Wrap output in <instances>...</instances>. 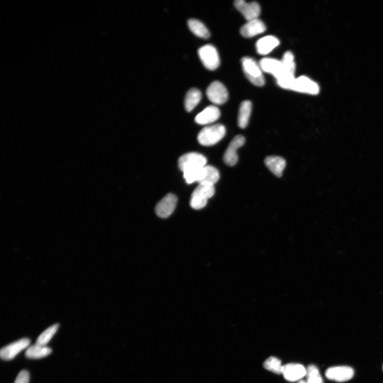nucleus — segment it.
Here are the masks:
<instances>
[{
	"instance_id": "1",
	"label": "nucleus",
	"mask_w": 383,
	"mask_h": 383,
	"mask_svg": "<svg viewBox=\"0 0 383 383\" xmlns=\"http://www.w3.org/2000/svg\"><path fill=\"white\" fill-rule=\"evenodd\" d=\"M226 134L224 126L216 124L207 126L201 131L198 136L200 144L204 146H211L220 142Z\"/></svg>"
},
{
	"instance_id": "2",
	"label": "nucleus",
	"mask_w": 383,
	"mask_h": 383,
	"mask_svg": "<svg viewBox=\"0 0 383 383\" xmlns=\"http://www.w3.org/2000/svg\"><path fill=\"white\" fill-rule=\"evenodd\" d=\"M242 65L245 76L252 84L257 86L264 84L265 81L259 64L252 58L246 57L242 59Z\"/></svg>"
},
{
	"instance_id": "3",
	"label": "nucleus",
	"mask_w": 383,
	"mask_h": 383,
	"mask_svg": "<svg viewBox=\"0 0 383 383\" xmlns=\"http://www.w3.org/2000/svg\"><path fill=\"white\" fill-rule=\"evenodd\" d=\"M214 185L199 184L194 191L190 200V206L194 209L199 210L204 208L208 200L215 194Z\"/></svg>"
},
{
	"instance_id": "4",
	"label": "nucleus",
	"mask_w": 383,
	"mask_h": 383,
	"mask_svg": "<svg viewBox=\"0 0 383 383\" xmlns=\"http://www.w3.org/2000/svg\"><path fill=\"white\" fill-rule=\"evenodd\" d=\"M207 160L203 154L190 152L185 154L180 157L178 166L184 172L197 170L206 166Z\"/></svg>"
},
{
	"instance_id": "5",
	"label": "nucleus",
	"mask_w": 383,
	"mask_h": 383,
	"mask_svg": "<svg viewBox=\"0 0 383 383\" xmlns=\"http://www.w3.org/2000/svg\"><path fill=\"white\" fill-rule=\"evenodd\" d=\"M199 56L205 67L214 70L220 65V59L216 48L211 44H207L198 50Z\"/></svg>"
},
{
	"instance_id": "6",
	"label": "nucleus",
	"mask_w": 383,
	"mask_h": 383,
	"mask_svg": "<svg viewBox=\"0 0 383 383\" xmlns=\"http://www.w3.org/2000/svg\"><path fill=\"white\" fill-rule=\"evenodd\" d=\"M206 93L210 101L216 105H223L229 98V93L226 88L218 81L213 82L208 87Z\"/></svg>"
},
{
	"instance_id": "7",
	"label": "nucleus",
	"mask_w": 383,
	"mask_h": 383,
	"mask_svg": "<svg viewBox=\"0 0 383 383\" xmlns=\"http://www.w3.org/2000/svg\"><path fill=\"white\" fill-rule=\"evenodd\" d=\"M245 142V139L243 135H237L232 140L227 147L224 156V161L227 165L233 166L238 161L237 151L242 147Z\"/></svg>"
},
{
	"instance_id": "8",
	"label": "nucleus",
	"mask_w": 383,
	"mask_h": 383,
	"mask_svg": "<svg viewBox=\"0 0 383 383\" xmlns=\"http://www.w3.org/2000/svg\"><path fill=\"white\" fill-rule=\"evenodd\" d=\"M234 5L248 21L258 19L260 15V7L256 2L247 3L244 0H237Z\"/></svg>"
},
{
	"instance_id": "9",
	"label": "nucleus",
	"mask_w": 383,
	"mask_h": 383,
	"mask_svg": "<svg viewBox=\"0 0 383 383\" xmlns=\"http://www.w3.org/2000/svg\"><path fill=\"white\" fill-rule=\"evenodd\" d=\"M291 90L300 93L316 95L319 92L318 85L311 78L305 76L296 78Z\"/></svg>"
},
{
	"instance_id": "10",
	"label": "nucleus",
	"mask_w": 383,
	"mask_h": 383,
	"mask_svg": "<svg viewBox=\"0 0 383 383\" xmlns=\"http://www.w3.org/2000/svg\"><path fill=\"white\" fill-rule=\"evenodd\" d=\"M30 343L29 339L24 338L8 345L0 352L2 359L6 361L13 359L18 354L28 347Z\"/></svg>"
},
{
	"instance_id": "11",
	"label": "nucleus",
	"mask_w": 383,
	"mask_h": 383,
	"mask_svg": "<svg viewBox=\"0 0 383 383\" xmlns=\"http://www.w3.org/2000/svg\"><path fill=\"white\" fill-rule=\"evenodd\" d=\"M177 202V198L174 195H167L157 204L156 207L157 215L162 218L168 217L174 212Z\"/></svg>"
},
{
	"instance_id": "12",
	"label": "nucleus",
	"mask_w": 383,
	"mask_h": 383,
	"mask_svg": "<svg viewBox=\"0 0 383 383\" xmlns=\"http://www.w3.org/2000/svg\"><path fill=\"white\" fill-rule=\"evenodd\" d=\"M353 369L348 366L334 367L328 368L325 372L327 378L337 382L350 380L354 376Z\"/></svg>"
},
{
	"instance_id": "13",
	"label": "nucleus",
	"mask_w": 383,
	"mask_h": 383,
	"mask_svg": "<svg viewBox=\"0 0 383 383\" xmlns=\"http://www.w3.org/2000/svg\"><path fill=\"white\" fill-rule=\"evenodd\" d=\"M306 369L302 364L289 363L282 367V374L289 381H296L306 376Z\"/></svg>"
},
{
	"instance_id": "14",
	"label": "nucleus",
	"mask_w": 383,
	"mask_h": 383,
	"mask_svg": "<svg viewBox=\"0 0 383 383\" xmlns=\"http://www.w3.org/2000/svg\"><path fill=\"white\" fill-rule=\"evenodd\" d=\"M266 30L265 25L260 20L255 19L244 25L240 32L244 38H252L254 36L263 33Z\"/></svg>"
},
{
	"instance_id": "15",
	"label": "nucleus",
	"mask_w": 383,
	"mask_h": 383,
	"mask_svg": "<svg viewBox=\"0 0 383 383\" xmlns=\"http://www.w3.org/2000/svg\"><path fill=\"white\" fill-rule=\"evenodd\" d=\"M220 116V109L216 106H210L197 116L195 121L200 125H207L215 122Z\"/></svg>"
},
{
	"instance_id": "16",
	"label": "nucleus",
	"mask_w": 383,
	"mask_h": 383,
	"mask_svg": "<svg viewBox=\"0 0 383 383\" xmlns=\"http://www.w3.org/2000/svg\"><path fill=\"white\" fill-rule=\"evenodd\" d=\"M259 65L263 71L269 73L277 79L282 72V68L280 60L265 58L261 60Z\"/></svg>"
},
{
	"instance_id": "17",
	"label": "nucleus",
	"mask_w": 383,
	"mask_h": 383,
	"mask_svg": "<svg viewBox=\"0 0 383 383\" xmlns=\"http://www.w3.org/2000/svg\"><path fill=\"white\" fill-rule=\"evenodd\" d=\"M220 177V172L216 168L212 166H206L201 170L198 183L214 185Z\"/></svg>"
},
{
	"instance_id": "18",
	"label": "nucleus",
	"mask_w": 383,
	"mask_h": 383,
	"mask_svg": "<svg viewBox=\"0 0 383 383\" xmlns=\"http://www.w3.org/2000/svg\"><path fill=\"white\" fill-rule=\"evenodd\" d=\"M279 41L273 36H267L260 39L256 44L258 53L261 55H266L278 47Z\"/></svg>"
},
{
	"instance_id": "19",
	"label": "nucleus",
	"mask_w": 383,
	"mask_h": 383,
	"mask_svg": "<svg viewBox=\"0 0 383 383\" xmlns=\"http://www.w3.org/2000/svg\"><path fill=\"white\" fill-rule=\"evenodd\" d=\"M267 167L276 176L280 177L286 167V161L278 156H269L264 160Z\"/></svg>"
},
{
	"instance_id": "20",
	"label": "nucleus",
	"mask_w": 383,
	"mask_h": 383,
	"mask_svg": "<svg viewBox=\"0 0 383 383\" xmlns=\"http://www.w3.org/2000/svg\"><path fill=\"white\" fill-rule=\"evenodd\" d=\"M52 352V350L47 346L35 343L27 348L25 355L29 359H40L47 357Z\"/></svg>"
},
{
	"instance_id": "21",
	"label": "nucleus",
	"mask_w": 383,
	"mask_h": 383,
	"mask_svg": "<svg viewBox=\"0 0 383 383\" xmlns=\"http://www.w3.org/2000/svg\"><path fill=\"white\" fill-rule=\"evenodd\" d=\"M252 108V103L250 101L247 100L241 103L238 115V125L241 129H245L248 126Z\"/></svg>"
},
{
	"instance_id": "22",
	"label": "nucleus",
	"mask_w": 383,
	"mask_h": 383,
	"mask_svg": "<svg viewBox=\"0 0 383 383\" xmlns=\"http://www.w3.org/2000/svg\"><path fill=\"white\" fill-rule=\"evenodd\" d=\"M202 99V93L196 88L190 89L185 99V107L188 112L193 111Z\"/></svg>"
},
{
	"instance_id": "23",
	"label": "nucleus",
	"mask_w": 383,
	"mask_h": 383,
	"mask_svg": "<svg viewBox=\"0 0 383 383\" xmlns=\"http://www.w3.org/2000/svg\"><path fill=\"white\" fill-rule=\"evenodd\" d=\"M187 23L190 31L198 37L207 39L211 36L209 30L202 22L195 19H190L188 20Z\"/></svg>"
},
{
	"instance_id": "24",
	"label": "nucleus",
	"mask_w": 383,
	"mask_h": 383,
	"mask_svg": "<svg viewBox=\"0 0 383 383\" xmlns=\"http://www.w3.org/2000/svg\"><path fill=\"white\" fill-rule=\"evenodd\" d=\"M280 61L282 68V74L295 75L296 63L294 54L291 51L286 52Z\"/></svg>"
},
{
	"instance_id": "25",
	"label": "nucleus",
	"mask_w": 383,
	"mask_h": 383,
	"mask_svg": "<svg viewBox=\"0 0 383 383\" xmlns=\"http://www.w3.org/2000/svg\"><path fill=\"white\" fill-rule=\"evenodd\" d=\"M59 324H56L50 326L44 331L38 337L36 340V344L41 345L47 346L52 337L55 334L58 329Z\"/></svg>"
},
{
	"instance_id": "26",
	"label": "nucleus",
	"mask_w": 383,
	"mask_h": 383,
	"mask_svg": "<svg viewBox=\"0 0 383 383\" xmlns=\"http://www.w3.org/2000/svg\"><path fill=\"white\" fill-rule=\"evenodd\" d=\"M263 367L276 374H282V367L281 361L277 358L271 357L263 363Z\"/></svg>"
},
{
	"instance_id": "27",
	"label": "nucleus",
	"mask_w": 383,
	"mask_h": 383,
	"mask_svg": "<svg viewBox=\"0 0 383 383\" xmlns=\"http://www.w3.org/2000/svg\"><path fill=\"white\" fill-rule=\"evenodd\" d=\"M308 383H324L319 369L315 365H310L306 369Z\"/></svg>"
},
{
	"instance_id": "28",
	"label": "nucleus",
	"mask_w": 383,
	"mask_h": 383,
	"mask_svg": "<svg viewBox=\"0 0 383 383\" xmlns=\"http://www.w3.org/2000/svg\"><path fill=\"white\" fill-rule=\"evenodd\" d=\"M30 373L25 370L21 371L18 375L15 383H29Z\"/></svg>"
},
{
	"instance_id": "29",
	"label": "nucleus",
	"mask_w": 383,
	"mask_h": 383,
	"mask_svg": "<svg viewBox=\"0 0 383 383\" xmlns=\"http://www.w3.org/2000/svg\"><path fill=\"white\" fill-rule=\"evenodd\" d=\"M298 383H308L307 381H306L305 380H300Z\"/></svg>"
},
{
	"instance_id": "30",
	"label": "nucleus",
	"mask_w": 383,
	"mask_h": 383,
	"mask_svg": "<svg viewBox=\"0 0 383 383\" xmlns=\"http://www.w3.org/2000/svg\"><path fill=\"white\" fill-rule=\"evenodd\" d=\"M382 369H383V365H382Z\"/></svg>"
}]
</instances>
